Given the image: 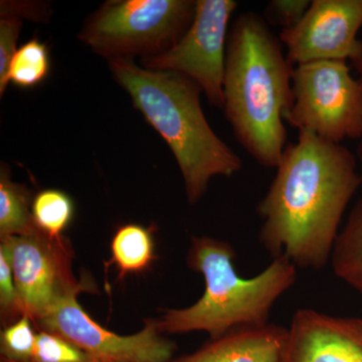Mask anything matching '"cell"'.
I'll use <instances>...</instances> for the list:
<instances>
[{
  "instance_id": "cell-1",
  "label": "cell",
  "mask_w": 362,
  "mask_h": 362,
  "mask_svg": "<svg viewBox=\"0 0 362 362\" xmlns=\"http://www.w3.org/2000/svg\"><path fill=\"white\" fill-rule=\"evenodd\" d=\"M356 154L347 147L299 131L286 146L270 187L257 206L259 240L273 259L300 268H323L343 214L362 185Z\"/></svg>"
},
{
  "instance_id": "cell-2",
  "label": "cell",
  "mask_w": 362,
  "mask_h": 362,
  "mask_svg": "<svg viewBox=\"0 0 362 362\" xmlns=\"http://www.w3.org/2000/svg\"><path fill=\"white\" fill-rule=\"evenodd\" d=\"M294 66L261 14L233 21L226 45L223 110L235 139L259 165L277 168L287 146Z\"/></svg>"
},
{
  "instance_id": "cell-3",
  "label": "cell",
  "mask_w": 362,
  "mask_h": 362,
  "mask_svg": "<svg viewBox=\"0 0 362 362\" xmlns=\"http://www.w3.org/2000/svg\"><path fill=\"white\" fill-rule=\"evenodd\" d=\"M107 62L135 108L168 143L189 204L204 197L211 178L240 173L242 159L211 129L202 111V90L194 81L175 71L148 70L133 59Z\"/></svg>"
},
{
  "instance_id": "cell-4",
  "label": "cell",
  "mask_w": 362,
  "mask_h": 362,
  "mask_svg": "<svg viewBox=\"0 0 362 362\" xmlns=\"http://www.w3.org/2000/svg\"><path fill=\"white\" fill-rule=\"evenodd\" d=\"M235 258L233 247L223 240L192 238L188 267L202 274L206 290L192 306L164 312L157 319L161 333L206 331L216 339L230 331L268 325L274 305L296 283L297 267L281 256L259 275L243 278Z\"/></svg>"
},
{
  "instance_id": "cell-5",
  "label": "cell",
  "mask_w": 362,
  "mask_h": 362,
  "mask_svg": "<svg viewBox=\"0 0 362 362\" xmlns=\"http://www.w3.org/2000/svg\"><path fill=\"white\" fill-rule=\"evenodd\" d=\"M197 0H107L78 39L110 59H145L175 47L192 25Z\"/></svg>"
},
{
  "instance_id": "cell-6",
  "label": "cell",
  "mask_w": 362,
  "mask_h": 362,
  "mask_svg": "<svg viewBox=\"0 0 362 362\" xmlns=\"http://www.w3.org/2000/svg\"><path fill=\"white\" fill-rule=\"evenodd\" d=\"M293 105L285 122L337 144L362 138V85L347 62L294 66Z\"/></svg>"
},
{
  "instance_id": "cell-7",
  "label": "cell",
  "mask_w": 362,
  "mask_h": 362,
  "mask_svg": "<svg viewBox=\"0 0 362 362\" xmlns=\"http://www.w3.org/2000/svg\"><path fill=\"white\" fill-rule=\"evenodd\" d=\"M235 0H197L192 25L168 51L141 59L148 70L169 71L194 81L211 106L223 109L226 45Z\"/></svg>"
},
{
  "instance_id": "cell-8",
  "label": "cell",
  "mask_w": 362,
  "mask_h": 362,
  "mask_svg": "<svg viewBox=\"0 0 362 362\" xmlns=\"http://www.w3.org/2000/svg\"><path fill=\"white\" fill-rule=\"evenodd\" d=\"M90 286L66 293L37 318L42 331L65 338L102 361L170 362L176 344L161 335L156 319L145 320L137 334L121 337L95 322L78 304L77 296Z\"/></svg>"
},
{
  "instance_id": "cell-9",
  "label": "cell",
  "mask_w": 362,
  "mask_h": 362,
  "mask_svg": "<svg viewBox=\"0 0 362 362\" xmlns=\"http://www.w3.org/2000/svg\"><path fill=\"white\" fill-rule=\"evenodd\" d=\"M13 267L21 313L37 320L66 295L86 284L71 270V252L65 238L49 237L37 230L28 235L2 238Z\"/></svg>"
},
{
  "instance_id": "cell-10",
  "label": "cell",
  "mask_w": 362,
  "mask_h": 362,
  "mask_svg": "<svg viewBox=\"0 0 362 362\" xmlns=\"http://www.w3.org/2000/svg\"><path fill=\"white\" fill-rule=\"evenodd\" d=\"M362 0H312L298 25L281 30L279 37L293 66L319 61L362 58Z\"/></svg>"
},
{
  "instance_id": "cell-11",
  "label": "cell",
  "mask_w": 362,
  "mask_h": 362,
  "mask_svg": "<svg viewBox=\"0 0 362 362\" xmlns=\"http://www.w3.org/2000/svg\"><path fill=\"white\" fill-rule=\"evenodd\" d=\"M280 362H362V318L299 309Z\"/></svg>"
},
{
  "instance_id": "cell-12",
  "label": "cell",
  "mask_w": 362,
  "mask_h": 362,
  "mask_svg": "<svg viewBox=\"0 0 362 362\" xmlns=\"http://www.w3.org/2000/svg\"><path fill=\"white\" fill-rule=\"evenodd\" d=\"M286 338L287 328L275 324L233 330L170 362H280Z\"/></svg>"
},
{
  "instance_id": "cell-13",
  "label": "cell",
  "mask_w": 362,
  "mask_h": 362,
  "mask_svg": "<svg viewBox=\"0 0 362 362\" xmlns=\"http://www.w3.org/2000/svg\"><path fill=\"white\" fill-rule=\"evenodd\" d=\"M330 259L335 275L362 295V197L338 233Z\"/></svg>"
},
{
  "instance_id": "cell-14",
  "label": "cell",
  "mask_w": 362,
  "mask_h": 362,
  "mask_svg": "<svg viewBox=\"0 0 362 362\" xmlns=\"http://www.w3.org/2000/svg\"><path fill=\"white\" fill-rule=\"evenodd\" d=\"M112 258L107 265H115L120 278L146 270L154 259L151 230L136 223H128L116 230L111 243Z\"/></svg>"
},
{
  "instance_id": "cell-15",
  "label": "cell",
  "mask_w": 362,
  "mask_h": 362,
  "mask_svg": "<svg viewBox=\"0 0 362 362\" xmlns=\"http://www.w3.org/2000/svg\"><path fill=\"white\" fill-rule=\"evenodd\" d=\"M30 194L23 185L14 182L9 169H0V235H28L40 230L30 211Z\"/></svg>"
},
{
  "instance_id": "cell-16",
  "label": "cell",
  "mask_w": 362,
  "mask_h": 362,
  "mask_svg": "<svg viewBox=\"0 0 362 362\" xmlns=\"http://www.w3.org/2000/svg\"><path fill=\"white\" fill-rule=\"evenodd\" d=\"M51 58L49 47L37 37L21 45L11 59L7 71V84L21 89H33L49 77Z\"/></svg>"
},
{
  "instance_id": "cell-17",
  "label": "cell",
  "mask_w": 362,
  "mask_h": 362,
  "mask_svg": "<svg viewBox=\"0 0 362 362\" xmlns=\"http://www.w3.org/2000/svg\"><path fill=\"white\" fill-rule=\"evenodd\" d=\"M32 214L40 232L58 239L73 218V201L62 190H42L33 199Z\"/></svg>"
},
{
  "instance_id": "cell-18",
  "label": "cell",
  "mask_w": 362,
  "mask_h": 362,
  "mask_svg": "<svg viewBox=\"0 0 362 362\" xmlns=\"http://www.w3.org/2000/svg\"><path fill=\"white\" fill-rule=\"evenodd\" d=\"M32 317L23 314L1 331V356L16 362H32L37 334L33 332Z\"/></svg>"
},
{
  "instance_id": "cell-19",
  "label": "cell",
  "mask_w": 362,
  "mask_h": 362,
  "mask_svg": "<svg viewBox=\"0 0 362 362\" xmlns=\"http://www.w3.org/2000/svg\"><path fill=\"white\" fill-rule=\"evenodd\" d=\"M96 358L86 354L65 338L54 333L42 331L37 333L35 354L32 362H97Z\"/></svg>"
},
{
  "instance_id": "cell-20",
  "label": "cell",
  "mask_w": 362,
  "mask_h": 362,
  "mask_svg": "<svg viewBox=\"0 0 362 362\" xmlns=\"http://www.w3.org/2000/svg\"><path fill=\"white\" fill-rule=\"evenodd\" d=\"M23 21L13 16L0 18V96H4L7 87V71L11 59L18 51V40Z\"/></svg>"
},
{
  "instance_id": "cell-21",
  "label": "cell",
  "mask_w": 362,
  "mask_h": 362,
  "mask_svg": "<svg viewBox=\"0 0 362 362\" xmlns=\"http://www.w3.org/2000/svg\"><path fill=\"white\" fill-rule=\"evenodd\" d=\"M0 306H1V317L6 322L9 318L23 316L13 267L9 261L8 255L4 247L0 246Z\"/></svg>"
},
{
  "instance_id": "cell-22",
  "label": "cell",
  "mask_w": 362,
  "mask_h": 362,
  "mask_svg": "<svg viewBox=\"0 0 362 362\" xmlns=\"http://www.w3.org/2000/svg\"><path fill=\"white\" fill-rule=\"evenodd\" d=\"M312 0H272L266 7L265 18L269 25H280L288 30L298 25L311 6Z\"/></svg>"
},
{
  "instance_id": "cell-23",
  "label": "cell",
  "mask_w": 362,
  "mask_h": 362,
  "mask_svg": "<svg viewBox=\"0 0 362 362\" xmlns=\"http://www.w3.org/2000/svg\"><path fill=\"white\" fill-rule=\"evenodd\" d=\"M51 4L45 1H11L2 0L0 2V18L13 16L23 21L35 23H47L51 18Z\"/></svg>"
},
{
  "instance_id": "cell-24",
  "label": "cell",
  "mask_w": 362,
  "mask_h": 362,
  "mask_svg": "<svg viewBox=\"0 0 362 362\" xmlns=\"http://www.w3.org/2000/svg\"><path fill=\"white\" fill-rule=\"evenodd\" d=\"M354 68H356L357 74H358L359 82H361L362 85V58L356 62V63L354 64ZM356 156L357 160H358L359 163H361L362 166V138L361 141H359L358 146H357Z\"/></svg>"
},
{
  "instance_id": "cell-25",
  "label": "cell",
  "mask_w": 362,
  "mask_h": 362,
  "mask_svg": "<svg viewBox=\"0 0 362 362\" xmlns=\"http://www.w3.org/2000/svg\"><path fill=\"white\" fill-rule=\"evenodd\" d=\"M1 362H16L13 361H8V359L4 358V357H1Z\"/></svg>"
},
{
  "instance_id": "cell-26",
  "label": "cell",
  "mask_w": 362,
  "mask_h": 362,
  "mask_svg": "<svg viewBox=\"0 0 362 362\" xmlns=\"http://www.w3.org/2000/svg\"><path fill=\"white\" fill-rule=\"evenodd\" d=\"M97 362H117V361H97Z\"/></svg>"
}]
</instances>
